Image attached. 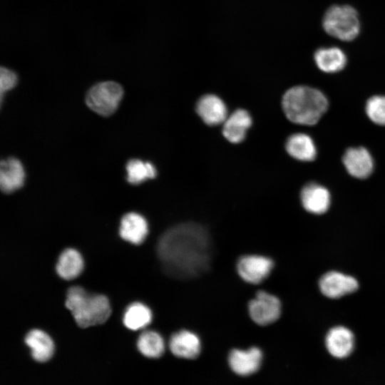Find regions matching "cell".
<instances>
[{"label":"cell","mask_w":385,"mask_h":385,"mask_svg":"<svg viewBox=\"0 0 385 385\" xmlns=\"http://www.w3.org/2000/svg\"><path fill=\"white\" fill-rule=\"evenodd\" d=\"M157 252L165 272L178 279L200 275L208 268L211 241L206 230L192 222L177 225L160 237Z\"/></svg>","instance_id":"1"},{"label":"cell","mask_w":385,"mask_h":385,"mask_svg":"<svg viewBox=\"0 0 385 385\" xmlns=\"http://www.w3.org/2000/svg\"><path fill=\"white\" fill-rule=\"evenodd\" d=\"M286 117L299 125L316 124L328 108L326 96L319 90L305 86L287 90L282 100Z\"/></svg>","instance_id":"2"},{"label":"cell","mask_w":385,"mask_h":385,"mask_svg":"<svg viewBox=\"0 0 385 385\" xmlns=\"http://www.w3.org/2000/svg\"><path fill=\"white\" fill-rule=\"evenodd\" d=\"M65 305L81 328L101 324L111 314L109 300L105 295L90 294L79 286L68 289Z\"/></svg>","instance_id":"3"},{"label":"cell","mask_w":385,"mask_h":385,"mask_svg":"<svg viewBox=\"0 0 385 385\" xmlns=\"http://www.w3.org/2000/svg\"><path fill=\"white\" fill-rule=\"evenodd\" d=\"M322 27L327 34L335 38L353 41L360 32L358 12L350 5H332L323 16Z\"/></svg>","instance_id":"4"},{"label":"cell","mask_w":385,"mask_h":385,"mask_svg":"<svg viewBox=\"0 0 385 385\" xmlns=\"http://www.w3.org/2000/svg\"><path fill=\"white\" fill-rule=\"evenodd\" d=\"M123 89L113 81L101 82L91 87L86 95V105L103 116L112 115L118 108Z\"/></svg>","instance_id":"5"},{"label":"cell","mask_w":385,"mask_h":385,"mask_svg":"<svg viewBox=\"0 0 385 385\" xmlns=\"http://www.w3.org/2000/svg\"><path fill=\"white\" fill-rule=\"evenodd\" d=\"M248 310L250 317L256 324L268 325L279 318L281 304L275 296L261 291L250 302Z\"/></svg>","instance_id":"6"},{"label":"cell","mask_w":385,"mask_h":385,"mask_svg":"<svg viewBox=\"0 0 385 385\" xmlns=\"http://www.w3.org/2000/svg\"><path fill=\"white\" fill-rule=\"evenodd\" d=\"M319 286L324 296L337 299L355 292L359 287V284L357 280L351 276L337 271H331L325 273L320 278Z\"/></svg>","instance_id":"7"},{"label":"cell","mask_w":385,"mask_h":385,"mask_svg":"<svg viewBox=\"0 0 385 385\" xmlns=\"http://www.w3.org/2000/svg\"><path fill=\"white\" fill-rule=\"evenodd\" d=\"M273 267V262L268 257L260 255H247L237 262V272L245 281L257 284L266 279Z\"/></svg>","instance_id":"8"},{"label":"cell","mask_w":385,"mask_h":385,"mask_svg":"<svg viewBox=\"0 0 385 385\" xmlns=\"http://www.w3.org/2000/svg\"><path fill=\"white\" fill-rule=\"evenodd\" d=\"M354 335L348 328L337 326L329 330L325 337V346L334 358L343 359L349 356L354 349Z\"/></svg>","instance_id":"9"},{"label":"cell","mask_w":385,"mask_h":385,"mask_svg":"<svg viewBox=\"0 0 385 385\" xmlns=\"http://www.w3.org/2000/svg\"><path fill=\"white\" fill-rule=\"evenodd\" d=\"M195 108L200 118L209 125L222 124L228 116L225 102L214 94H206L200 97Z\"/></svg>","instance_id":"10"},{"label":"cell","mask_w":385,"mask_h":385,"mask_svg":"<svg viewBox=\"0 0 385 385\" xmlns=\"http://www.w3.org/2000/svg\"><path fill=\"white\" fill-rule=\"evenodd\" d=\"M343 163L351 176L360 179L369 177L374 168L371 154L362 147L347 149L343 156Z\"/></svg>","instance_id":"11"},{"label":"cell","mask_w":385,"mask_h":385,"mask_svg":"<svg viewBox=\"0 0 385 385\" xmlns=\"http://www.w3.org/2000/svg\"><path fill=\"white\" fill-rule=\"evenodd\" d=\"M252 119L245 109L235 110L222 123V134L232 143H241L246 136L247 130L251 127Z\"/></svg>","instance_id":"12"},{"label":"cell","mask_w":385,"mask_h":385,"mask_svg":"<svg viewBox=\"0 0 385 385\" xmlns=\"http://www.w3.org/2000/svg\"><path fill=\"white\" fill-rule=\"evenodd\" d=\"M301 201L307 212L320 215L329 209L331 197L326 188L316 183H309L302 190Z\"/></svg>","instance_id":"13"},{"label":"cell","mask_w":385,"mask_h":385,"mask_svg":"<svg viewBox=\"0 0 385 385\" xmlns=\"http://www.w3.org/2000/svg\"><path fill=\"white\" fill-rule=\"evenodd\" d=\"M262 358L261 351L256 347L247 350L234 349L229 355V364L236 374L247 376L258 370Z\"/></svg>","instance_id":"14"},{"label":"cell","mask_w":385,"mask_h":385,"mask_svg":"<svg viewBox=\"0 0 385 385\" xmlns=\"http://www.w3.org/2000/svg\"><path fill=\"white\" fill-rule=\"evenodd\" d=\"M148 232V222L140 214L128 212L122 217L119 233L124 240L139 245L145 240Z\"/></svg>","instance_id":"15"},{"label":"cell","mask_w":385,"mask_h":385,"mask_svg":"<svg viewBox=\"0 0 385 385\" xmlns=\"http://www.w3.org/2000/svg\"><path fill=\"white\" fill-rule=\"evenodd\" d=\"M25 174L22 164L15 158L1 161L0 186L5 193L12 192L22 187Z\"/></svg>","instance_id":"16"},{"label":"cell","mask_w":385,"mask_h":385,"mask_svg":"<svg viewBox=\"0 0 385 385\" xmlns=\"http://www.w3.org/2000/svg\"><path fill=\"white\" fill-rule=\"evenodd\" d=\"M314 60L318 68L325 73L340 71L347 62L344 52L337 46L319 48L314 53Z\"/></svg>","instance_id":"17"},{"label":"cell","mask_w":385,"mask_h":385,"mask_svg":"<svg viewBox=\"0 0 385 385\" xmlns=\"http://www.w3.org/2000/svg\"><path fill=\"white\" fill-rule=\"evenodd\" d=\"M170 349L176 356L194 359L200 351V342L194 333L182 330L174 334L170 340Z\"/></svg>","instance_id":"18"},{"label":"cell","mask_w":385,"mask_h":385,"mask_svg":"<svg viewBox=\"0 0 385 385\" xmlns=\"http://www.w3.org/2000/svg\"><path fill=\"white\" fill-rule=\"evenodd\" d=\"M25 342L31 349L33 358L39 362L50 359L53 354L54 344L51 337L45 332L34 329L29 332Z\"/></svg>","instance_id":"19"},{"label":"cell","mask_w":385,"mask_h":385,"mask_svg":"<svg viewBox=\"0 0 385 385\" xmlns=\"http://www.w3.org/2000/svg\"><path fill=\"white\" fill-rule=\"evenodd\" d=\"M286 150L292 158L302 161H311L317 155V150L314 141L307 134L294 133L286 141Z\"/></svg>","instance_id":"20"},{"label":"cell","mask_w":385,"mask_h":385,"mask_svg":"<svg viewBox=\"0 0 385 385\" xmlns=\"http://www.w3.org/2000/svg\"><path fill=\"white\" fill-rule=\"evenodd\" d=\"M56 269L61 278L66 280L75 279L83 269V257L76 250L66 249L60 255Z\"/></svg>","instance_id":"21"},{"label":"cell","mask_w":385,"mask_h":385,"mask_svg":"<svg viewBox=\"0 0 385 385\" xmlns=\"http://www.w3.org/2000/svg\"><path fill=\"white\" fill-rule=\"evenodd\" d=\"M152 320V312L145 304L134 302L130 304L123 318V324L130 330H138L145 327Z\"/></svg>","instance_id":"22"},{"label":"cell","mask_w":385,"mask_h":385,"mask_svg":"<svg viewBox=\"0 0 385 385\" xmlns=\"http://www.w3.org/2000/svg\"><path fill=\"white\" fill-rule=\"evenodd\" d=\"M140 352L149 358L160 356L165 349L162 337L154 331H145L141 333L137 342Z\"/></svg>","instance_id":"23"},{"label":"cell","mask_w":385,"mask_h":385,"mask_svg":"<svg viewBox=\"0 0 385 385\" xmlns=\"http://www.w3.org/2000/svg\"><path fill=\"white\" fill-rule=\"evenodd\" d=\"M127 180L131 184H139L156 176V169L150 162L131 159L126 164Z\"/></svg>","instance_id":"24"},{"label":"cell","mask_w":385,"mask_h":385,"mask_svg":"<svg viewBox=\"0 0 385 385\" xmlns=\"http://www.w3.org/2000/svg\"><path fill=\"white\" fill-rule=\"evenodd\" d=\"M366 112L374 123L385 125V96H375L370 98L366 104Z\"/></svg>","instance_id":"25"},{"label":"cell","mask_w":385,"mask_h":385,"mask_svg":"<svg viewBox=\"0 0 385 385\" xmlns=\"http://www.w3.org/2000/svg\"><path fill=\"white\" fill-rule=\"evenodd\" d=\"M16 83V74L6 68L1 67L0 70V92L1 99L4 93L13 88Z\"/></svg>","instance_id":"26"}]
</instances>
